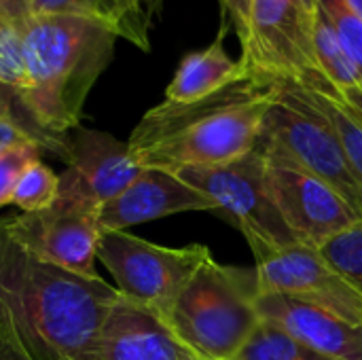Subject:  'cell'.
Wrapping results in <instances>:
<instances>
[{
  "label": "cell",
  "mask_w": 362,
  "mask_h": 360,
  "mask_svg": "<svg viewBox=\"0 0 362 360\" xmlns=\"http://www.w3.org/2000/svg\"><path fill=\"white\" fill-rule=\"evenodd\" d=\"M0 360H15V359H13V356H11V354L4 350V348H0Z\"/></svg>",
  "instance_id": "obj_32"
},
{
  "label": "cell",
  "mask_w": 362,
  "mask_h": 360,
  "mask_svg": "<svg viewBox=\"0 0 362 360\" xmlns=\"http://www.w3.org/2000/svg\"><path fill=\"white\" fill-rule=\"evenodd\" d=\"M231 360H327L299 342H295L286 331L276 327L269 320H261V325L252 331L248 342Z\"/></svg>",
  "instance_id": "obj_20"
},
{
  "label": "cell",
  "mask_w": 362,
  "mask_h": 360,
  "mask_svg": "<svg viewBox=\"0 0 362 360\" xmlns=\"http://www.w3.org/2000/svg\"><path fill=\"white\" fill-rule=\"evenodd\" d=\"M28 91L17 100L30 125L51 138L76 129L87 95L115 55L117 32L76 15H32L21 25Z\"/></svg>",
  "instance_id": "obj_3"
},
{
  "label": "cell",
  "mask_w": 362,
  "mask_h": 360,
  "mask_svg": "<svg viewBox=\"0 0 362 360\" xmlns=\"http://www.w3.org/2000/svg\"><path fill=\"white\" fill-rule=\"evenodd\" d=\"M312 11L303 0H252L242 66L272 81L312 85L322 79L314 49Z\"/></svg>",
  "instance_id": "obj_9"
},
{
  "label": "cell",
  "mask_w": 362,
  "mask_h": 360,
  "mask_svg": "<svg viewBox=\"0 0 362 360\" xmlns=\"http://www.w3.org/2000/svg\"><path fill=\"white\" fill-rule=\"evenodd\" d=\"M95 360L199 359L155 314L119 295L95 337Z\"/></svg>",
  "instance_id": "obj_13"
},
{
  "label": "cell",
  "mask_w": 362,
  "mask_h": 360,
  "mask_svg": "<svg viewBox=\"0 0 362 360\" xmlns=\"http://www.w3.org/2000/svg\"><path fill=\"white\" fill-rule=\"evenodd\" d=\"M100 208L81 178L66 168L59 176V195L51 206L21 212L4 223L13 238L40 261L93 280L100 278L95 272Z\"/></svg>",
  "instance_id": "obj_7"
},
{
  "label": "cell",
  "mask_w": 362,
  "mask_h": 360,
  "mask_svg": "<svg viewBox=\"0 0 362 360\" xmlns=\"http://www.w3.org/2000/svg\"><path fill=\"white\" fill-rule=\"evenodd\" d=\"M318 6L333 23L344 51L348 53L362 79V19L344 0H320Z\"/></svg>",
  "instance_id": "obj_23"
},
{
  "label": "cell",
  "mask_w": 362,
  "mask_h": 360,
  "mask_svg": "<svg viewBox=\"0 0 362 360\" xmlns=\"http://www.w3.org/2000/svg\"><path fill=\"white\" fill-rule=\"evenodd\" d=\"M57 195L59 176L40 159H36L21 172L11 204H15L21 212H38L51 206L57 199Z\"/></svg>",
  "instance_id": "obj_21"
},
{
  "label": "cell",
  "mask_w": 362,
  "mask_h": 360,
  "mask_svg": "<svg viewBox=\"0 0 362 360\" xmlns=\"http://www.w3.org/2000/svg\"><path fill=\"white\" fill-rule=\"evenodd\" d=\"M341 93V91H339ZM344 95V100L358 112L362 117V85H358V87H354V89H350V91H344L341 93Z\"/></svg>",
  "instance_id": "obj_28"
},
{
  "label": "cell",
  "mask_w": 362,
  "mask_h": 360,
  "mask_svg": "<svg viewBox=\"0 0 362 360\" xmlns=\"http://www.w3.org/2000/svg\"><path fill=\"white\" fill-rule=\"evenodd\" d=\"M202 244L168 248L127 231H102L98 259L112 274L119 295L168 320L178 295L193 274L210 259Z\"/></svg>",
  "instance_id": "obj_8"
},
{
  "label": "cell",
  "mask_w": 362,
  "mask_h": 360,
  "mask_svg": "<svg viewBox=\"0 0 362 360\" xmlns=\"http://www.w3.org/2000/svg\"><path fill=\"white\" fill-rule=\"evenodd\" d=\"M225 34H227V25L223 23L216 38L206 49L191 51L180 59L174 79L165 87V102H176V104L195 102L225 89L227 85L248 74L242 62L233 59L227 53L223 45Z\"/></svg>",
  "instance_id": "obj_16"
},
{
  "label": "cell",
  "mask_w": 362,
  "mask_h": 360,
  "mask_svg": "<svg viewBox=\"0 0 362 360\" xmlns=\"http://www.w3.org/2000/svg\"><path fill=\"white\" fill-rule=\"evenodd\" d=\"M291 83V81H288ZM297 93L316 108L335 129L341 149L346 153V159L362 187V117L344 100V95L331 85V81L325 76L316 81L314 85H297L291 83Z\"/></svg>",
  "instance_id": "obj_18"
},
{
  "label": "cell",
  "mask_w": 362,
  "mask_h": 360,
  "mask_svg": "<svg viewBox=\"0 0 362 360\" xmlns=\"http://www.w3.org/2000/svg\"><path fill=\"white\" fill-rule=\"evenodd\" d=\"M257 151L269 163L297 168L320 178L362 216V187L335 129L288 81H276V98L265 115Z\"/></svg>",
  "instance_id": "obj_5"
},
{
  "label": "cell",
  "mask_w": 362,
  "mask_h": 360,
  "mask_svg": "<svg viewBox=\"0 0 362 360\" xmlns=\"http://www.w3.org/2000/svg\"><path fill=\"white\" fill-rule=\"evenodd\" d=\"M276 81L248 72L195 102H161L134 127L127 144L142 168L176 172L216 166L257 149Z\"/></svg>",
  "instance_id": "obj_2"
},
{
  "label": "cell",
  "mask_w": 362,
  "mask_h": 360,
  "mask_svg": "<svg viewBox=\"0 0 362 360\" xmlns=\"http://www.w3.org/2000/svg\"><path fill=\"white\" fill-rule=\"evenodd\" d=\"M257 269L210 257L178 295L165 325L199 360H231L261 325Z\"/></svg>",
  "instance_id": "obj_4"
},
{
  "label": "cell",
  "mask_w": 362,
  "mask_h": 360,
  "mask_svg": "<svg viewBox=\"0 0 362 360\" xmlns=\"http://www.w3.org/2000/svg\"><path fill=\"white\" fill-rule=\"evenodd\" d=\"M265 178L267 193L297 244L320 250L362 219L333 187L308 172L267 161Z\"/></svg>",
  "instance_id": "obj_11"
},
{
  "label": "cell",
  "mask_w": 362,
  "mask_h": 360,
  "mask_svg": "<svg viewBox=\"0 0 362 360\" xmlns=\"http://www.w3.org/2000/svg\"><path fill=\"white\" fill-rule=\"evenodd\" d=\"M204 210H216L204 193L168 170L144 168L121 195L100 208V229L125 231L170 214Z\"/></svg>",
  "instance_id": "obj_12"
},
{
  "label": "cell",
  "mask_w": 362,
  "mask_h": 360,
  "mask_svg": "<svg viewBox=\"0 0 362 360\" xmlns=\"http://www.w3.org/2000/svg\"><path fill=\"white\" fill-rule=\"evenodd\" d=\"M157 4H159V6H161V0H157Z\"/></svg>",
  "instance_id": "obj_33"
},
{
  "label": "cell",
  "mask_w": 362,
  "mask_h": 360,
  "mask_svg": "<svg viewBox=\"0 0 362 360\" xmlns=\"http://www.w3.org/2000/svg\"><path fill=\"white\" fill-rule=\"evenodd\" d=\"M42 146L38 144H23L17 149L6 151L0 155V208L8 206L13 199L15 185L21 176V172L36 159H40Z\"/></svg>",
  "instance_id": "obj_24"
},
{
  "label": "cell",
  "mask_w": 362,
  "mask_h": 360,
  "mask_svg": "<svg viewBox=\"0 0 362 360\" xmlns=\"http://www.w3.org/2000/svg\"><path fill=\"white\" fill-rule=\"evenodd\" d=\"M221 4H223L225 15H229V21L235 28L238 38H240V45H242L246 40V36H248L252 0H221Z\"/></svg>",
  "instance_id": "obj_25"
},
{
  "label": "cell",
  "mask_w": 362,
  "mask_h": 360,
  "mask_svg": "<svg viewBox=\"0 0 362 360\" xmlns=\"http://www.w3.org/2000/svg\"><path fill=\"white\" fill-rule=\"evenodd\" d=\"M0 13L21 30V25L34 15L32 0H0Z\"/></svg>",
  "instance_id": "obj_26"
},
{
  "label": "cell",
  "mask_w": 362,
  "mask_h": 360,
  "mask_svg": "<svg viewBox=\"0 0 362 360\" xmlns=\"http://www.w3.org/2000/svg\"><path fill=\"white\" fill-rule=\"evenodd\" d=\"M66 163L100 206L121 195L144 170L134 159L127 142L87 127H76L68 138Z\"/></svg>",
  "instance_id": "obj_15"
},
{
  "label": "cell",
  "mask_w": 362,
  "mask_h": 360,
  "mask_svg": "<svg viewBox=\"0 0 362 360\" xmlns=\"http://www.w3.org/2000/svg\"><path fill=\"white\" fill-rule=\"evenodd\" d=\"M259 314L327 360H362V329L284 295H259Z\"/></svg>",
  "instance_id": "obj_14"
},
{
  "label": "cell",
  "mask_w": 362,
  "mask_h": 360,
  "mask_svg": "<svg viewBox=\"0 0 362 360\" xmlns=\"http://www.w3.org/2000/svg\"><path fill=\"white\" fill-rule=\"evenodd\" d=\"M172 174L204 193L216 210L233 221L257 263L297 244L267 193V161L257 149L225 163L180 168Z\"/></svg>",
  "instance_id": "obj_6"
},
{
  "label": "cell",
  "mask_w": 362,
  "mask_h": 360,
  "mask_svg": "<svg viewBox=\"0 0 362 360\" xmlns=\"http://www.w3.org/2000/svg\"><path fill=\"white\" fill-rule=\"evenodd\" d=\"M303 2H305L312 11H318V2H320V0H303Z\"/></svg>",
  "instance_id": "obj_31"
},
{
  "label": "cell",
  "mask_w": 362,
  "mask_h": 360,
  "mask_svg": "<svg viewBox=\"0 0 362 360\" xmlns=\"http://www.w3.org/2000/svg\"><path fill=\"white\" fill-rule=\"evenodd\" d=\"M320 255L362 295V219L329 240Z\"/></svg>",
  "instance_id": "obj_22"
},
{
  "label": "cell",
  "mask_w": 362,
  "mask_h": 360,
  "mask_svg": "<svg viewBox=\"0 0 362 360\" xmlns=\"http://www.w3.org/2000/svg\"><path fill=\"white\" fill-rule=\"evenodd\" d=\"M344 2H346V4H348V6H350V8L362 19V0H344Z\"/></svg>",
  "instance_id": "obj_30"
},
{
  "label": "cell",
  "mask_w": 362,
  "mask_h": 360,
  "mask_svg": "<svg viewBox=\"0 0 362 360\" xmlns=\"http://www.w3.org/2000/svg\"><path fill=\"white\" fill-rule=\"evenodd\" d=\"M151 15H155L157 11H159V4H157V0H138Z\"/></svg>",
  "instance_id": "obj_29"
},
{
  "label": "cell",
  "mask_w": 362,
  "mask_h": 360,
  "mask_svg": "<svg viewBox=\"0 0 362 360\" xmlns=\"http://www.w3.org/2000/svg\"><path fill=\"white\" fill-rule=\"evenodd\" d=\"M34 15H76L106 23L119 38L151 51L153 15L138 0H32Z\"/></svg>",
  "instance_id": "obj_17"
},
{
  "label": "cell",
  "mask_w": 362,
  "mask_h": 360,
  "mask_svg": "<svg viewBox=\"0 0 362 360\" xmlns=\"http://www.w3.org/2000/svg\"><path fill=\"white\" fill-rule=\"evenodd\" d=\"M314 49L322 74L331 81V85L337 91L344 93L362 85L356 66L344 51L333 23L329 21V17L320 6L316 11V21H314Z\"/></svg>",
  "instance_id": "obj_19"
},
{
  "label": "cell",
  "mask_w": 362,
  "mask_h": 360,
  "mask_svg": "<svg viewBox=\"0 0 362 360\" xmlns=\"http://www.w3.org/2000/svg\"><path fill=\"white\" fill-rule=\"evenodd\" d=\"M261 295H284L362 329V295L320 255L303 244L286 246L257 263Z\"/></svg>",
  "instance_id": "obj_10"
},
{
  "label": "cell",
  "mask_w": 362,
  "mask_h": 360,
  "mask_svg": "<svg viewBox=\"0 0 362 360\" xmlns=\"http://www.w3.org/2000/svg\"><path fill=\"white\" fill-rule=\"evenodd\" d=\"M117 297L102 278L40 261L0 221V348L15 360H95V337Z\"/></svg>",
  "instance_id": "obj_1"
},
{
  "label": "cell",
  "mask_w": 362,
  "mask_h": 360,
  "mask_svg": "<svg viewBox=\"0 0 362 360\" xmlns=\"http://www.w3.org/2000/svg\"><path fill=\"white\" fill-rule=\"evenodd\" d=\"M15 102H17V95H15L11 89H6V87L0 85V117H11V115L17 117V115H15V108H13ZM17 104H19V102H17ZM17 119H19V117H17ZM25 125H28V123H25ZM32 129H34V127H32Z\"/></svg>",
  "instance_id": "obj_27"
}]
</instances>
